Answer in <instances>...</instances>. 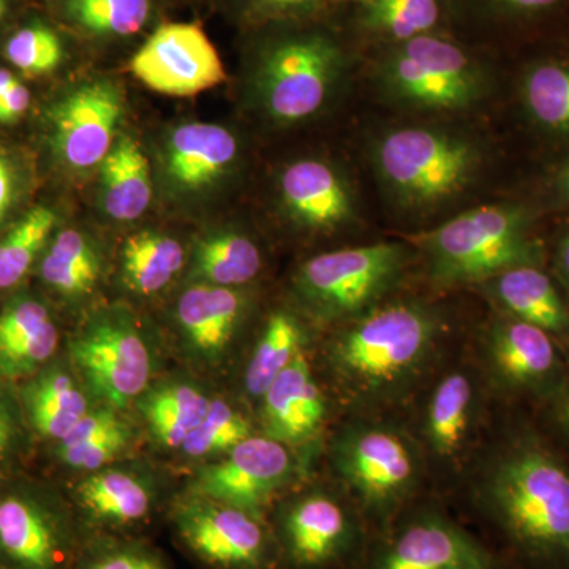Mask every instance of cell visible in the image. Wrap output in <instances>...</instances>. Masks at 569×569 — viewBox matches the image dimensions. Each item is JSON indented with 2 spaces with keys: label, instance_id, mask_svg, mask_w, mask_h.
Wrapping results in <instances>:
<instances>
[{
  "label": "cell",
  "instance_id": "obj_1",
  "mask_svg": "<svg viewBox=\"0 0 569 569\" xmlns=\"http://www.w3.org/2000/svg\"><path fill=\"white\" fill-rule=\"evenodd\" d=\"M478 497L530 569H569V467L531 427H518L486 462Z\"/></svg>",
  "mask_w": 569,
  "mask_h": 569
},
{
  "label": "cell",
  "instance_id": "obj_2",
  "mask_svg": "<svg viewBox=\"0 0 569 569\" xmlns=\"http://www.w3.org/2000/svg\"><path fill=\"white\" fill-rule=\"evenodd\" d=\"M445 332L443 318L425 302L377 306L328 340L326 367L356 410L391 407L426 376Z\"/></svg>",
  "mask_w": 569,
  "mask_h": 569
},
{
  "label": "cell",
  "instance_id": "obj_3",
  "mask_svg": "<svg viewBox=\"0 0 569 569\" xmlns=\"http://www.w3.org/2000/svg\"><path fill=\"white\" fill-rule=\"evenodd\" d=\"M430 279L438 284L482 283L523 264H541L530 217L515 204L471 209L419 236Z\"/></svg>",
  "mask_w": 569,
  "mask_h": 569
},
{
  "label": "cell",
  "instance_id": "obj_4",
  "mask_svg": "<svg viewBox=\"0 0 569 569\" xmlns=\"http://www.w3.org/2000/svg\"><path fill=\"white\" fill-rule=\"evenodd\" d=\"M329 459L355 503L377 520L392 518L425 473L422 449L413 438L399 427L367 419L337 430Z\"/></svg>",
  "mask_w": 569,
  "mask_h": 569
},
{
  "label": "cell",
  "instance_id": "obj_5",
  "mask_svg": "<svg viewBox=\"0 0 569 569\" xmlns=\"http://www.w3.org/2000/svg\"><path fill=\"white\" fill-rule=\"evenodd\" d=\"M67 358L97 403L127 411L162 369V353L126 307L96 310L67 343Z\"/></svg>",
  "mask_w": 569,
  "mask_h": 569
},
{
  "label": "cell",
  "instance_id": "obj_6",
  "mask_svg": "<svg viewBox=\"0 0 569 569\" xmlns=\"http://www.w3.org/2000/svg\"><path fill=\"white\" fill-rule=\"evenodd\" d=\"M86 531L67 493L37 479H0V569H71Z\"/></svg>",
  "mask_w": 569,
  "mask_h": 569
},
{
  "label": "cell",
  "instance_id": "obj_7",
  "mask_svg": "<svg viewBox=\"0 0 569 569\" xmlns=\"http://www.w3.org/2000/svg\"><path fill=\"white\" fill-rule=\"evenodd\" d=\"M407 261L408 250L397 242L317 254L296 272V296L317 320L346 323L377 307L399 282Z\"/></svg>",
  "mask_w": 569,
  "mask_h": 569
},
{
  "label": "cell",
  "instance_id": "obj_8",
  "mask_svg": "<svg viewBox=\"0 0 569 569\" xmlns=\"http://www.w3.org/2000/svg\"><path fill=\"white\" fill-rule=\"evenodd\" d=\"M168 522L187 556L208 569H282L271 523L246 509L193 493L171 500Z\"/></svg>",
  "mask_w": 569,
  "mask_h": 569
},
{
  "label": "cell",
  "instance_id": "obj_9",
  "mask_svg": "<svg viewBox=\"0 0 569 569\" xmlns=\"http://www.w3.org/2000/svg\"><path fill=\"white\" fill-rule=\"evenodd\" d=\"M478 163L470 141L419 127L389 132L376 148L381 179L400 203L413 208L438 204L462 192Z\"/></svg>",
  "mask_w": 569,
  "mask_h": 569
},
{
  "label": "cell",
  "instance_id": "obj_10",
  "mask_svg": "<svg viewBox=\"0 0 569 569\" xmlns=\"http://www.w3.org/2000/svg\"><path fill=\"white\" fill-rule=\"evenodd\" d=\"M342 62L335 41L318 33L277 41L258 63V102L272 121H306L328 102Z\"/></svg>",
  "mask_w": 569,
  "mask_h": 569
},
{
  "label": "cell",
  "instance_id": "obj_11",
  "mask_svg": "<svg viewBox=\"0 0 569 569\" xmlns=\"http://www.w3.org/2000/svg\"><path fill=\"white\" fill-rule=\"evenodd\" d=\"M67 497L86 535L112 537L144 538L171 505L162 475L149 463L127 459L82 475Z\"/></svg>",
  "mask_w": 569,
  "mask_h": 569
},
{
  "label": "cell",
  "instance_id": "obj_12",
  "mask_svg": "<svg viewBox=\"0 0 569 569\" xmlns=\"http://www.w3.org/2000/svg\"><path fill=\"white\" fill-rule=\"evenodd\" d=\"M299 449L253 433L222 458L197 466L182 492L222 501L268 519L301 473Z\"/></svg>",
  "mask_w": 569,
  "mask_h": 569
},
{
  "label": "cell",
  "instance_id": "obj_13",
  "mask_svg": "<svg viewBox=\"0 0 569 569\" xmlns=\"http://www.w3.org/2000/svg\"><path fill=\"white\" fill-rule=\"evenodd\" d=\"M268 520L287 569L336 567L353 553L361 535L353 508L323 488L282 498Z\"/></svg>",
  "mask_w": 569,
  "mask_h": 569
},
{
  "label": "cell",
  "instance_id": "obj_14",
  "mask_svg": "<svg viewBox=\"0 0 569 569\" xmlns=\"http://www.w3.org/2000/svg\"><path fill=\"white\" fill-rule=\"evenodd\" d=\"M482 373L505 396L549 406L569 376L560 343L537 326L500 313L482 339Z\"/></svg>",
  "mask_w": 569,
  "mask_h": 569
},
{
  "label": "cell",
  "instance_id": "obj_15",
  "mask_svg": "<svg viewBox=\"0 0 569 569\" xmlns=\"http://www.w3.org/2000/svg\"><path fill=\"white\" fill-rule=\"evenodd\" d=\"M381 77L395 99L436 110L470 107L482 88L481 74L466 52L429 36L403 41L385 62Z\"/></svg>",
  "mask_w": 569,
  "mask_h": 569
},
{
  "label": "cell",
  "instance_id": "obj_16",
  "mask_svg": "<svg viewBox=\"0 0 569 569\" xmlns=\"http://www.w3.org/2000/svg\"><path fill=\"white\" fill-rule=\"evenodd\" d=\"M249 309L241 288L187 284L171 312L179 356L198 373L222 369L244 331Z\"/></svg>",
  "mask_w": 569,
  "mask_h": 569
},
{
  "label": "cell",
  "instance_id": "obj_17",
  "mask_svg": "<svg viewBox=\"0 0 569 569\" xmlns=\"http://www.w3.org/2000/svg\"><path fill=\"white\" fill-rule=\"evenodd\" d=\"M130 70L152 91L192 97L222 84V59L198 24L170 22L160 26L133 56Z\"/></svg>",
  "mask_w": 569,
  "mask_h": 569
},
{
  "label": "cell",
  "instance_id": "obj_18",
  "mask_svg": "<svg viewBox=\"0 0 569 569\" xmlns=\"http://www.w3.org/2000/svg\"><path fill=\"white\" fill-rule=\"evenodd\" d=\"M366 569H497V560L455 520L426 509L400 522Z\"/></svg>",
  "mask_w": 569,
  "mask_h": 569
},
{
  "label": "cell",
  "instance_id": "obj_19",
  "mask_svg": "<svg viewBox=\"0 0 569 569\" xmlns=\"http://www.w3.org/2000/svg\"><path fill=\"white\" fill-rule=\"evenodd\" d=\"M486 383L482 370L459 365L441 373L429 389L419 418V447L440 466H458L473 447Z\"/></svg>",
  "mask_w": 569,
  "mask_h": 569
},
{
  "label": "cell",
  "instance_id": "obj_20",
  "mask_svg": "<svg viewBox=\"0 0 569 569\" xmlns=\"http://www.w3.org/2000/svg\"><path fill=\"white\" fill-rule=\"evenodd\" d=\"M122 97L108 81H93L69 93L52 111L56 152L73 170H89L107 159L121 121Z\"/></svg>",
  "mask_w": 569,
  "mask_h": 569
},
{
  "label": "cell",
  "instance_id": "obj_21",
  "mask_svg": "<svg viewBox=\"0 0 569 569\" xmlns=\"http://www.w3.org/2000/svg\"><path fill=\"white\" fill-rule=\"evenodd\" d=\"M306 355H299L258 402L263 436L295 449L316 443L328 419V400Z\"/></svg>",
  "mask_w": 569,
  "mask_h": 569
},
{
  "label": "cell",
  "instance_id": "obj_22",
  "mask_svg": "<svg viewBox=\"0 0 569 569\" xmlns=\"http://www.w3.org/2000/svg\"><path fill=\"white\" fill-rule=\"evenodd\" d=\"M33 436L58 443L97 406L67 355L56 356L17 388Z\"/></svg>",
  "mask_w": 569,
  "mask_h": 569
},
{
  "label": "cell",
  "instance_id": "obj_23",
  "mask_svg": "<svg viewBox=\"0 0 569 569\" xmlns=\"http://www.w3.org/2000/svg\"><path fill=\"white\" fill-rule=\"evenodd\" d=\"M238 156V140L224 127L183 123L164 146V174L176 193H203L233 170Z\"/></svg>",
  "mask_w": 569,
  "mask_h": 569
},
{
  "label": "cell",
  "instance_id": "obj_24",
  "mask_svg": "<svg viewBox=\"0 0 569 569\" xmlns=\"http://www.w3.org/2000/svg\"><path fill=\"white\" fill-rule=\"evenodd\" d=\"M59 343L50 307L31 295L11 299L0 312V380H28L59 356Z\"/></svg>",
  "mask_w": 569,
  "mask_h": 569
},
{
  "label": "cell",
  "instance_id": "obj_25",
  "mask_svg": "<svg viewBox=\"0 0 569 569\" xmlns=\"http://www.w3.org/2000/svg\"><path fill=\"white\" fill-rule=\"evenodd\" d=\"M216 395L192 373L159 377L133 403L153 447L176 452L200 425Z\"/></svg>",
  "mask_w": 569,
  "mask_h": 569
},
{
  "label": "cell",
  "instance_id": "obj_26",
  "mask_svg": "<svg viewBox=\"0 0 569 569\" xmlns=\"http://www.w3.org/2000/svg\"><path fill=\"white\" fill-rule=\"evenodd\" d=\"M539 266H518L479 284L501 313L548 332L569 358V306L552 277Z\"/></svg>",
  "mask_w": 569,
  "mask_h": 569
},
{
  "label": "cell",
  "instance_id": "obj_27",
  "mask_svg": "<svg viewBox=\"0 0 569 569\" xmlns=\"http://www.w3.org/2000/svg\"><path fill=\"white\" fill-rule=\"evenodd\" d=\"M138 430L126 411L97 403L66 437L51 445L52 459L61 470L80 478L126 459L138 443Z\"/></svg>",
  "mask_w": 569,
  "mask_h": 569
},
{
  "label": "cell",
  "instance_id": "obj_28",
  "mask_svg": "<svg viewBox=\"0 0 569 569\" xmlns=\"http://www.w3.org/2000/svg\"><path fill=\"white\" fill-rule=\"evenodd\" d=\"M283 204L295 220L310 230L329 231L353 217V198L331 164L299 160L280 178Z\"/></svg>",
  "mask_w": 569,
  "mask_h": 569
},
{
  "label": "cell",
  "instance_id": "obj_29",
  "mask_svg": "<svg viewBox=\"0 0 569 569\" xmlns=\"http://www.w3.org/2000/svg\"><path fill=\"white\" fill-rule=\"evenodd\" d=\"M309 335L290 310H274L254 340L246 362L242 388L247 399L260 402L266 389L299 355L305 353Z\"/></svg>",
  "mask_w": 569,
  "mask_h": 569
},
{
  "label": "cell",
  "instance_id": "obj_30",
  "mask_svg": "<svg viewBox=\"0 0 569 569\" xmlns=\"http://www.w3.org/2000/svg\"><path fill=\"white\" fill-rule=\"evenodd\" d=\"M152 201L149 162L141 146L122 137L102 162V204L111 219H140Z\"/></svg>",
  "mask_w": 569,
  "mask_h": 569
},
{
  "label": "cell",
  "instance_id": "obj_31",
  "mask_svg": "<svg viewBox=\"0 0 569 569\" xmlns=\"http://www.w3.org/2000/svg\"><path fill=\"white\" fill-rule=\"evenodd\" d=\"M263 264V254L252 238L238 231H219L194 246L189 283L242 288L257 279Z\"/></svg>",
  "mask_w": 569,
  "mask_h": 569
},
{
  "label": "cell",
  "instance_id": "obj_32",
  "mask_svg": "<svg viewBox=\"0 0 569 569\" xmlns=\"http://www.w3.org/2000/svg\"><path fill=\"white\" fill-rule=\"evenodd\" d=\"M102 268V257L88 236L63 230L41 257L40 277L56 295L78 301L96 290Z\"/></svg>",
  "mask_w": 569,
  "mask_h": 569
},
{
  "label": "cell",
  "instance_id": "obj_33",
  "mask_svg": "<svg viewBox=\"0 0 569 569\" xmlns=\"http://www.w3.org/2000/svg\"><path fill=\"white\" fill-rule=\"evenodd\" d=\"M186 264V252L171 236L142 231L130 236L121 250V280L130 293L153 296L163 291Z\"/></svg>",
  "mask_w": 569,
  "mask_h": 569
},
{
  "label": "cell",
  "instance_id": "obj_34",
  "mask_svg": "<svg viewBox=\"0 0 569 569\" xmlns=\"http://www.w3.org/2000/svg\"><path fill=\"white\" fill-rule=\"evenodd\" d=\"M254 432L252 421L238 406L223 397L216 396L200 425L183 440L176 455L183 462H211L222 458Z\"/></svg>",
  "mask_w": 569,
  "mask_h": 569
},
{
  "label": "cell",
  "instance_id": "obj_35",
  "mask_svg": "<svg viewBox=\"0 0 569 569\" xmlns=\"http://www.w3.org/2000/svg\"><path fill=\"white\" fill-rule=\"evenodd\" d=\"M522 97L530 118L539 127L569 134V63H535L523 77Z\"/></svg>",
  "mask_w": 569,
  "mask_h": 569
},
{
  "label": "cell",
  "instance_id": "obj_36",
  "mask_svg": "<svg viewBox=\"0 0 569 569\" xmlns=\"http://www.w3.org/2000/svg\"><path fill=\"white\" fill-rule=\"evenodd\" d=\"M56 213L50 208H33L0 239V290H9L31 271L54 230Z\"/></svg>",
  "mask_w": 569,
  "mask_h": 569
},
{
  "label": "cell",
  "instance_id": "obj_37",
  "mask_svg": "<svg viewBox=\"0 0 569 569\" xmlns=\"http://www.w3.org/2000/svg\"><path fill=\"white\" fill-rule=\"evenodd\" d=\"M71 569H171L167 557L149 539L86 535Z\"/></svg>",
  "mask_w": 569,
  "mask_h": 569
},
{
  "label": "cell",
  "instance_id": "obj_38",
  "mask_svg": "<svg viewBox=\"0 0 569 569\" xmlns=\"http://www.w3.org/2000/svg\"><path fill=\"white\" fill-rule=\"evenodd\" d=\"M149 13V0H67L70 20L96 36H134L144 28Z\"/></svg>",
  "mask_w": 569,
  "mask_h": 569
},
{
  "label": "cell",
  "instance_id": "obj_39",
  "mask_svg": "<svg viewBox=\"0 0 569 569\" xmlns=\"http://www.w3.org/2000/svg\"><path fill=\"white\" fill-rule=\"evenodd\" d=\"M438 21L437 0H367L362 22L400 41L426 36Z\"/></svg>",
  "mask_w": 569,
  "mask_h": 569
},
{
  "label": "cell",
  "instance_id": "obj_40",
  "mask_svg": "<svg viewBox=\"0 0 569 569\" xmlns=\"http://www.w3.org/2000/svg\"><path fill=\"white\" fill-rule=\"evenodd\" d=\"M33 438L17 388L0 380V479L18 475L31 456Z\"/></svg>",
  "mask_w": 569,
  "mask_h": 569
},
{
  "label": "cell",
  "instance_id": "obj_41",
  "mask_svg": "<svg viewBox=\"0 0 569 569\" xmlns=\"http://www.w3.org/2000/svg\"><path fill=\"white\" fill-rule=\"evenodd\" d=\"M6 54L24 73L41 74L62 62L63 47L58 33L37 24L14 33L7 43Z\"/></svg>",
  "mask_w": 569,
  "mask_h": 569
},
{
  "label": "cell",
  "instance_id": "obj_42",
  "mask_svg": "<svg viewBox=\"0 0 569 569\" xmlns=\"http://www.w3.org/2000/svg\"><path fill=\"white\" fill-rule=\"evenodd\" d=\"M31 93L20 81L14 82L0 99V122H13L28 111Z\"/></svg>",
  "mask_w": 569,
  "mask_h": 569
},
{
  "label": "cell",
  "instance_id": "obj_43",
  "mask_svg": "<svg viewBox=\"0 0 569 569\" xmlns=\"http://www.w3.org/2000/svg\"><path fill=\"white\" fill-rule=\"evenodd\" d=\"M549 419L557 436L569 445V376L559 395L549 403Z\"/></svg>",
  "mask_w": 569,
  "mask_h": 569
},
{
  "label": "cell",
  "instance_id": "obj_44",
  "mask_svg": "<svg viewBox=\"0 0 569 569\" xmlns=\"http://www.w3.org/2000/svg\"><path fill=\"white\" fill-rule=\"evenodd\" d=\"M14 193V176L10 163L0 156V220L9 211Z\"/></svg>",
  "mask_w": 569,
  "mask_h": 569
},
{
  "label": "cell",
  "instance_id": "obj_45",
  "mask_svg": "<svg viewBox=\"0 0 569 569\" xmlns=\"http://www.w3.org/2000/svg\"><path fill=\"white\" fill-rule=\"evenodd\" d=\"M507 9L520 14H537L556 9L563 0H497Z\"/></svg>",
  "mask_w": 569,
  "mask_h": 569
},
{
  "label": "cell",
  "instance_id": "obj_46",
  "mask_svg": "<svg viewBox=\"0 0 569 569\" xmlns=\"http://www.w3.org/2000/svg\"><path fill=\"white\" fill-rule=\"evenodd\" d=\"M553 268L563 287L569 290V228L560 236L553 253Z\"/></svg>",
  "mask_w": 569,
  "mask_h": 569
},
{
  "label": "cell",
  "instance_id": "obj_47",
  "mask_svg": "<svg viewBox=\"0 0 569 569\" xmlns=\"http://www.w3.org/2000/svg\"><path fill=\"white\" fill-rule=\"evenodd\" d=\"M258 2H260L261 9L264 10H284L290 9V7L301 6L307 0H258Z\"/></svg>",
  "mask_w": 569,
  "mask_h": 569
},
{
  "label": "cell",
  "instance_id": "obj_48",
  "mask_svg": "<svg viewBox=\"0 0 569 569\" xmlns=\"http://www.w3.org/2000/svg\"><path fill=\"white\" fill-rule=\"evenodd\" d=\"M556 186L557 190H559V193L561 194V198L567 200L569 203V162L561 167V170L556 178Z\"/></svg>",
  "mask_w": 569,
  "mask_h": 569
},
{
  "label": "cell",
  "instance_id": "obj_49",
  "mask_svg": "<svg viewBox=\"0 0 569 569\" xmlns=\"http://www.w3.org/2000/svg\"><path fill=\"white\" fill-rule=\"evenodd\" d=\"M17 81V77H14L10 70L0 69V99L6 96L7 91H9L11 86Z\"/></svg>",
  "mask_w": 569,
  "mask_h": 569
},
{
  "label": "cell",
  "instance_id": "obj_50",
  "mask_svg": "<svg viewBox=\"0 0 569 569\" xmlns=\"http://www.w3.org/2000/svg\"><path fill=\"white\" fill-rule=\"evenodd\" d=\"M7 6L6 0H0V21H2L3 14H6Z\"/></svg>",
  "mask_w": 569,
  "mask_h": 569
}]
</instances>
